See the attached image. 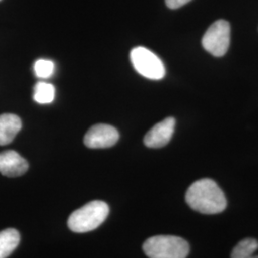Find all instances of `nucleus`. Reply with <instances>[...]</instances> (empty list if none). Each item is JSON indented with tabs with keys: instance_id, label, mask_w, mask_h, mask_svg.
<instances>
[{
	"instance_id": "nucleus-1",
	"label": "nucleus",
	"mask_w": 258,
	"mask_h": 258,
	"mask_svg": "<svg viewBox=\"0 0 258 258\" xmlns=\"http://www.w3.org/2000/svg\"><path fill=\"white\" fill-rule=\"evenodd\" d=\"M187 205L203 214H217L227 207V199L219 185L211 179H201L189 186L185 194Z\"/></svg>"
},
{
	"instance_id": "nucleus-2",
	"label": "nucleus",
	"mask_w": 258,
	"mask_h": 258,
	"mask_svg": "<svg viewBox=\"0 0 258 258\" xmlns=\"http://www.w3.org/2000/svg\"><path fill=\"white\" fill-rule=\"evenodd\" d=\"M109 213L108 205L100 200L91 201L72 212L68 218V228L74 232H87L100 227Z\"/></svg>"
},
{
	"instance_id": "nucleus-3",
	"label": "nucleus",
	"mask_w": 258,
	"mask_h": 258,
	"mask_svg": "<svg viewBox=\"0 0 258 258\" xmlns=\"http://www.w3.org/2000/svg\"><path fill=\"white\" fill-rule=\"evenodd\" d=\"M143 249L150 258H184L189 253V245L179 236L157 235L148 238Z\"/></svg>"
},
{
	"instance_id": "nucleus-4",
	"label": "nucleus",
	"mask_w": 258,
	"mask_h": 258,
	"mask_svg": "<svg viewBox=\"0 0 258 258\" xmlns=\"http://www.w3.org/2000/svg\"><path fill=\"white\" fill-rule=\"evenodd\" d=\"M133 67L139 74L150 80H161L166 75L163 61L145 47H136L130 53Z\"/></svg>"
},
{
	"instance_id": "nucleus-5",
	"label": "nucleus",
	"mask_w": 258,
	"mask_h": 258,
	"mask_svg": "<svg viewBox=\"0 0 258 258\" xmlns=\"http://www.w3.org/2000/svg\"><path fill=\"white\" fill-rule=\"evenodd\" d=\"M231 26L226 20H217L205 33L202 38L203 48L214 56H223L230 46Z\"/></svg>"
},
{
	"instance_id": "nucleus-6",
	"label": "nucleus",
	"mask_w": 258,
	"mask_h": 258,
	"mask_svg": "<svg viewBox=\"0 0 258 258\" xmlns=\"http://www.w3.org/2000/svg\"><path fill=\"white\" fill-rule=\"evenodd\" d=\"M119 138L120 134L114 126L99 123L86 132L83 142L87 148H107L115 146Z\"/></svg>"
},
{
	"instance_id": "nucleus-7",
	"label": "nucleus",
	"mask_w": 258,
	"mask_h": 258,
	"mask_svg": "<svg viewBox=\"0 0 258 258\" xmlns=\"http://www.w3.org/2000/svg\"><path fill=\"white\" fill-rule=\"evenodd\" d=\"M175 122L174 118L168 117L156 123L145 136V145L150 148H164L173 136Z\"/></svg>"
},
{
	"instance_id": "nucleus-8",
	"label": "nucleus",
	"mask_w": 258,
	"mask_h": 258,
	"mask_svg": "<svg viewBox=\"0 0 258 258\" xmlns=\"http://www.w3.org/2000/svg\"><path fill=\"white\" fill-rule=\"evenodd\" d=\"M28 162L14 150H7L0 153V173L2 175L14 178L23 175L27 172Z\"/></svg>"
},
{
	"instance_id": "nucleus-9",
	"label": "nucleus",
	"mask_w": 258,
	"mask_h": 258,
	"mask_svg": "<svg viewBox=\"0 0 258 258\" xmlns=\"http://www.w3.org/2000/svg\"><path fill=\"white\" fill-rule=\"evenodd\" d=\"M22 128V121L15 114L0 115V146L11 144Z\"/></svg>"
},
{
	"instance_id": "nucleus-10",
	"label": "nucleus",
	"mask_w": 258,
	"mask_h": 258,
	"mask_svg": "<svg viewBox=\"0 0 258 258\" xmlns=\"http://www.w3.org/2000/svg\"><path fill=\"white\" fill-rule=\"evenodd\" d=\"M20 242V234L15 229H6L0 231V258L10 256L18 248Z\"/></svg>"
},
{
	"instance_id": "nucleus-11",
	"label": "nucleus",
	"mask_w": 258,
	"mask_h": 258,
	"mask_svg": "<svg viewBox=\"0 0 258 258\" xmlns=\"http://www.w3.org/2000/svg\"><path fill=\"white\" fill-rule=\"evenodd\" d=\"M55 97V86L45 82H38L34 87V100L40 104L54 102Z\"/></svg>"
},
{
	"instance_id": "nucleus-12",
	"label": "nucleus",
	"mask_w": 258,
	"mask_h": 258,
	"mask_svg": "<svg viewBox=\"0 0 258 258\" xmlns=\"http://www.w3.org/2000/svg\"><path fill=\"white\" fill-rule=\"evenodd\" d=\"M258 242L253 238H246L240 241L231 251V257H252L253 253L257 250Z\"/></svg>"
},
{
	"instance_id": "nucleus-13",
	"label": "nucleus",
	"mask_w": 258,
	"mask_h": 258,
	"mask_svg": "<svg viewBox=\"0 0 258 258\" xmlns=\"http://www.w3.org/2000/svg\"><path fill=\"white\" fill-rule=\"evenodd\" d=\"M34 71L37 78L47 79L54 74L55 64L49 59H38L34 65Z\"/></svg>"
},
{
	"instance_id": "nucleus-14",
	"label": "nucleus",
	"mask_w": 258,
	"mask_h": 258,
	"mask_svg": "<svg viewBox=\"0 0 258 258\" xmlns=\"http://www.w3.org/2000/svg\"><path fill=\"white\" fill-rule=\"evenodd\" d=\"M189 1H191V0H166V4L169 9L174 10L181 8L182 6H184Z\"/></svg>"
},
{
	"instance_id": "nucleus-15",
	"label": "nucleus",
	"mask_w": 258,
	"mask_h": 258,
	"mask_svg": "<svg viewBox=\"0 0 258 258\" xmlns=\"http://www.w3.org/2000/svg\"><path fill=\"white\" fill-rule=\"evenodd\" d=\"M0 1H1V0H0Z\"/></svg>"
}]
</instances>
